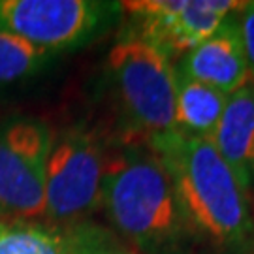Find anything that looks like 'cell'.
Returning a JSON list of instances; mask_svg holds the SVG:
<instances>
[{"label":"cell","instance_id":"6da1fadb","mask_svg":"<svg viewBox=\"0 0 254 254\" xmlns=\"http://www.w3.org/2000/svg\"><path fill=\"white\" fill-rule=\"evenodd\" d=\"M149 147L168 170L189 239L207 254H254L249 194L213 143L173 130Z\"/></svg>","mask_w":254,"mask_h":254},{"label":"cell","instance_id":"7a4b0ae2","mask_svg":"<svg viewBox=\"0 0 254 254\" xmlns=\"http://www.w3.org/2000/svg\"><path fill=\"white\" fill-rule=\"evenodd\" d=\"M100 207L137 254H183L190 241L168 170L149 143H109Z\"/></svg>","mask_w":254,"mask_h":254},{"label":"cell","instance_id":"3957f363","mask_svg":"<svg viewBox=\"0 0 254 254\" xmlns=\"http://www.w3.org/2000/svg\"><path fill=\"white\" fill-rule=\"evenodd\" d=\"M106 87L117 121L111 143H149L175 130L177 68L147 42L119 34L106 61Z\"/></svg>","mask_w":254,"mask_h":254},{"label":"cell","instance_id":"277c9868","mask_svg":"<svg viewBox=\"0 0 254 254\" xmlns=\"http://www.w3.org/2000/svg\"><path fill=\"white\" fill-rule=\"evenodd\" d=\"M108 145L85 123L53 132L46 162V220L55 230L87 222L100 209Z\"/></svg>","mask_w":254,"mask_h":254},{"label":"cell","instance_id":"5b68a950","mask_svg":"<svg viewBox=\"0 0 254 254\" xmlns=\"http://www.w3.org/2000/svg\"><path fill=\"white\" fill-rule=\"evenodd\" d=\"M123 17L111 0H0V30L57 55L91 46Z\"/></svg>","mask_w":254,"mask_h":254},{"label":"cell","instance_id":"8992f818","mask_svg":"<svg viewBox=\"0 0 254 254\" xmlns=\"http://www.w3.org/2000/svg\"><path fill=\"white\" fill-rule=\"evenodd\" d=\"M53 130L28 115L0 119V220L46 218V162Z\"/></svg>","mask_w":254,"mask_h":254},{"label":"cell","instance_id":"52a82bcc","mask_svg":"<svg viewBox=\"0 0 254 254\" xmlns=\"http://www.w3.org/2000/svg\"><path fill=\"white\" fill-rule=\"evenodd\" d=\"M237 0H139L123 2L121 34L139 38L168 59L181 61L207 40L224 19L239 11Z\"/></svg>","mask_w":254,"mask_h":254},{"label":"cell","instance_id":"ba28073f","mask_svg":"<svg viewBox=\"0 0 254 254\" xmlns=\"http://www.w3.org/2000/svg\"><path fill=\"white\" fill-rule=\"evenodd\" d=\"M237 13L239 11L230 13L207 40L185 55L175 64L177 72L228 96L243 87L249 81L251 72Z\"/></svg>","mask_w":254,"mask_h":254},{"label":"cell","instance_id":"9c48e42d","mask_svg":"<svg viewBox=\"0 0 254 254\" xmlns=\"http://www.w3.org/2000/svg\"><path fill=\"white\" fill-rule=\"evenodd\" d=\"M209 141L230 166L243 190L254 187V77L228 96Z\"/></svg>","mask_w":254,"mask_h":254},{"label":"cell","instance_id":"30bf717a","mask_svg":"<svg viewBox=\"0 0 254 254\" xmlns=\"http://www.w3.org/2000/svg\"><path fill=\"white\" fill-rule=\"evenodd\" d=\"M226 102L228 94L177 72L175 132L209 139L222 117Z\"/></svg>","mask_w":254,"mask_h":254},{"label":"cell","instance_id":"8fae6325","mask_svg":"<svg viewBox=\"0 0 254 254\" xmlns=\"http://www.w3.org/2000/svg\"><path fill=\"white\" fill-rule=\"evenodd\" d=\"M57 53L0 30V91L27 83L53 64Z\"/></svg>","mask_w":254,"mask_h":254},{"label":"cell","instance_id":"7c38bea8","mask_svg":"<svg viewBox=\"0 0 254 254\" xmlns=\"http://www.w3.org/2000/svg\"><path fill=\"white\" fill-rule=\"evenodd\" d=\"M0 254H68L59 230L38 222L0 220Z\"/></svg>","mask_w":254,"mask_h":254},{"label":"cell","instance_id":"4fadbf2b","mask_svg":"<svg viewBox=\"0 0 254 254\" xmlns=\"http://www.w3.org/2000/svg\"><path fill=\"white\" fill-rule=\"evenodd\" d=\"M68 254H137L109 228L92 220L59 230Z\"/></svg>","mask_w":254,"mask_h":254},{"label":"cell","instance_id":"5bb4252c","mask_svg":"<svg viewBox=\"0 0 254 254\" xmlns=\"http://www.w3.org/2000/svg\"><path fill=\"white\" fill-rule=\"evenodd\" d=\"M237 17H239V28H241L243 47H245L247 63H249V72L254 77V0L243 4Z\"/></svg>","mask_w":254,"mask_h":254}]
</instances>
